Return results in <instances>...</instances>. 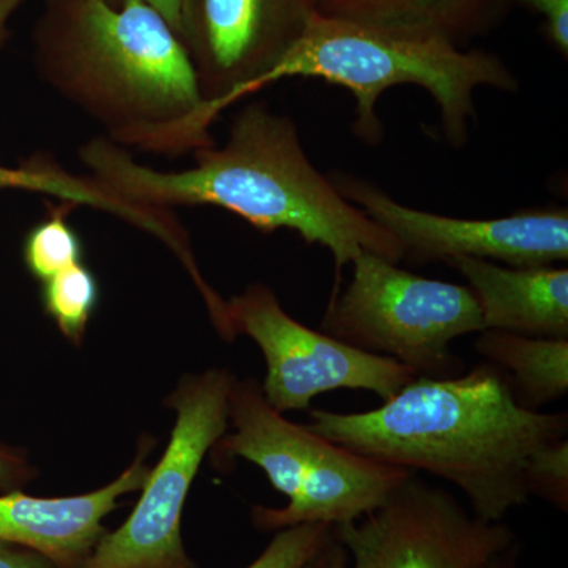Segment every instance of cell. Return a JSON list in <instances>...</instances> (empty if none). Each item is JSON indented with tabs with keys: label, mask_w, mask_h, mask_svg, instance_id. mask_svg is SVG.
Segmentation results:
<instances>
[{
	"label": "cell",
	"mask_w": 568,
	"mask_h": 568,
	"mask_svg": "<svg viewBox=\"0 0 568 568\" xmlns=\"http://www.w3.org/2000/svg\"><path fill=\"white\" fill-rule=\"evenodd\" d=\"M331 179L349 203L394 235L405 254L403 260L448 264L455 257H476L511 267L567 263L566 209L491 220L454 219L398 203L364 179L346 174Z\"/></svg>",
	"instance_id": "30bf717a"
},
{
	"label": "cell",
	"mask_w": 568,
	"mask_h": 568,
	"mask_svg": "<svg viewBox=\"0 0 568 568\" xmlns=\"http://www.w3.org/2000/svg\"><path fill=\"white\" fill-rule=\"evenodd\" d=\"M332 534L353 568H489L518 541L506 523L484 521L417 473L375 510Z\"/></svg>",
	"instance_id": "9c48e42d"
},
{
	"label": "cell",
	"mask_w": 568,
	"mask_h": 568,
	"mask_svg": "<svg viewBox=\"0 0 568 568\" xmlns=\"http://www.w3.org/2000/svg\"><path fill=\"white\" fill-rule=\"evenodd\" d=\"M26 0H0V43L9 36L7 22ZM26 190L55 197L63 203H71L81 207H92L97 211L108 212L123 222L140 227L153 237H162L166 233L168 213L162 209L149 207L130 203L121 196H115L102 183L88 178H80L63 170L54 162H40L28 164L18 170L0 166V190Z\"/></svg>",
	"instance_id": "9a60e30c"
},
{
	"label": "cell",
	"mask_w": 568,
	"mask_h": 568,
	"mask_svg": "<svg viewBox=\"0 0 568 568\" xmlns=\"http://www.w3.org/2000/svg\"><path fill=\"white\" fill-rule=\"evenodd\" d=\"M0 568H58L50 559L32 551L0 540Z\"/></svg>",
	"instance_id": "603a6c76"
},
{
	"label": "cell",
	"mask_w": 568,
	"mask_h": 568,
	"mask_svg": "<svg viewBox=\"0 0 568 568\" xmlns=\"http://www.w3.org/2000/svg\"><path fill=\"white\" fill-rule=\"evenodd\" d=\"M226 316L233 342L248 336L263 353L267 373L261 388L282 414L310 409L316 396L342 388L369 392L386 402L417 377L398 362L298 323L263 283L250 284L226 301Z\"/></svg>",
	"instance_id": "ba28073f"
},
{
	"label": "cell",
	"mask_w": 568,
	"mask_h": 568,
	"mask_svg": "<svg viewBox=\"0 0 568 568\" xmlns=\"http://www.w3.org/2000/svg\"><path fill=\"white\" fill-rule=\"evenodd\" d=\"M310 417L312 432L347 450L455 485L488 523L528 503L530 455L568 433L567 413L523 409L488 362L455 377L417 376L366 413L315 409Z\"/></svg>",
	"instance_id": "7a4b0ae2"
},
{
	"label": "cell",
	"mask_w": 568,
	"mask_h": 568,
	"mask_svg": "<svg viewBox=\"0 0 568 568\" xmlns=\"http://www.w3.org/2000/svg\"><path fill=\"white\" fill-rule=\"evenodd\" d=\"M152 437L142 436L132 465L106 487L67 497L0 495V540L32 549L58 568H82L108 532L104 518L129 493L141 491L151 474L145 459Z\"/></svg>",
	"instance_id": "7c38bea8"
},
{
	"label": "cell",
	"mask_w": 568,
	"mask_h": 568,
	"mask_svg": "<svg viewBox=\"0 0 568 568\" xmlns=\"http://www.w3.org/2000/svg\"><path fill=\"white\" fill-rule=\"evenodd\" d=\"M234 379L227 368H209L179 381L164 399L175 413L170 446L130 517L104 534L82 568H197L183 545V507L204 458L230 428Z\"/></svg>",
	"instance_id": "52a82bcc"
},
{
	"label": "cell",
	"mask_w": 568,
	"mask_h": 568,
	"mask_svg": "<svg viewBox=\"0 0 568 568\" xmlns=\"http://www.w3.org/2000/svg\"><path fill=\"white\" fill-rule=\"evenodd\" d=\"M89 175L115 196L149 207L215 205L263 233L293 231L308 245L324 246L342 271L369 252L399 263L394 235L349 203L306 156L297 125L263 103L235 115L222 148L193 152L194 164L160 171L138 163L108 138L78 152Z\"/></svg>",
	"instance_id": "6da1fadb"
},
{
	"label": "cell",
	"mask_w": 568,
	"mask_h": 568,
	"mask_svg": "<svg viewBox=\"0 0 568 568\" xmlns=\"http://www.w3.org/2000/svg\"><path fill=\"white\" fill-rule=\"evenodd\" d=\"M40 77L123 149L183 155L211 148L213 118L178 33L142 0H44Z\"/></svg>",
	"instance_id": "3957f363"
},
{
	"label": "cell",
	"mask_w": 568,
	"mask_h": 568,
	"mask_svg": "<svg viewBox=\"0 0 568 568\" xmlns=\"http://www.w3.org/2000/svg\"><path fill=\"white\" fill-rule=\"evenodd\" d=\"M78 205H50V215L29 231L24 241V263L29 274L40 283L47 282L71 265L82 263V241L69 222Z\"/></svg>",
	"instance_id": "ac0fdd59"
},
{
	"label": "cell",
	"mask_w": 568,
	"mask_h": 568,
	"mask_svg": "<svg viewBox=\"0 0 568 568\" xmlns=\"http://www.w3.org/2000/svg\"><path fill=\"white\" fill-rule=\"evenodd\" d=\"M351 265L353 278L325 312L324 334L398 362L417 376L443 379L466 372L452 345L484 331L469 287L413 274L369 252Z\"/></svg>",
	"instance_id": "8992f818"
},
{
	"label": "cell",
	"mask_w": 568,
	"mask_h": 568,
	"mask_svg": "<svg viewBox=\"0 0 568 568\" xmlns=\"http://www.w3.org/2000/svg\"><path fill=\"white\" fill-rule=\"evenodd\" d=\"M227 420L233 428L212 448L216 466L244 458L263 469L286 506H253L260 532L298 525L336 526L357 521L379 507L413 470L362 457L287 420L268 405L261 384L235 377Z\"/></svg>",
	"instance_id": "5b68a950"
},
{
	"label": "cell",
	"mask_w": 568,
	"mask_h": 568,
	"mask_svg": "<svg viewBox=\"0 0 568 568\" xmlns=\"http://www.w3.org/2000/svg\"><path fill=\"white\" fill-rule=\"evenodd\" d=\"M519 552H521V545H519V541H515L511 547L504 549L500 555H497L496 558L493 559L489 568H519Z\"/></svg>",
	"instance_id": "484cf974"
},
{
	"label": "cell",
	"mask_w": 568,
	"mask_h": 568,
	"mask_svg": "<svg viewBox=\"0 0 568 568\" xmlns=\"http://www.w3.org/2000/svg\"><path fill=\"white\" fill-rule=\"evenodd\" d=\"M476 351L506 377L523 409L541 413L568 392V339L481 331Z\"/></svg>",
	"instance_id": "5bb4252c"
},
{
	"label": "cell",
	"mask_w": 568,
	"mask_h": 568,
	"mask_svg": "<svg viewBox=\"0 0 568 568\" xmlns=\"http://www.w3.org/2000/svg\"><path fill=\"white\" fill-rule=\"evenodd\" d=\"M106 2H121V0H106ZM142 2L149 3L159 11L183 41L186 29V0H142Z\"/></svg>",
	"instance_id": "cb8c5ba5"
},
{
	"label": "cell",
	"mask_w": 568,
	"mask_h": 568,
	"mask_svg": "<svg viewBox=\"0 0 568 568\" xmlns=\"http://www.w3.org/2000/svg\"><path fill=\"white\" fill-rule=\"evenodd\" d=\"M447 265L469 283L484 331L568 339L567 267H511L476 257H455Z\"/></svg>",
	"instance_id": "4fadbf2b"
},
{
	"label": "cell",
	"mask_w": 568,
	"mask_h": 568,
	"mask_svg": "<svg viewBox=\"0 0 568 568\" xmlns=\"http://www.w3.org/2000/svg\"><path fill=\"white\" fill-rule=\"evenodd\" d=\"M316 11V0H186L182 43L213 118L260 91Z\"/></svg>",
	"instance_id": "8fae6325"
},
{
	"label": "cell",
	"mask_w": 568,
	"mask_h": 568,
	"mask_svg": "<svg viewBox=\"0 0 568 568\" xmlns=\"http://www.w3.org/2000/svg\"><path fill=\"white\" fill-rule=\"evenodd\" d=\"M474 9L477 0H458ZM538 13L544 14L547 32L555 47L564 55L568 54V0H525Z\"/></svg>",
	"instance_id": "7402d4cb"
},
{
	"label": "cell",
	"mask_w": 568,
	"mask_h": 568,
	"mask_svg": "<svg viewBox=\"0 0 568 568\" xmlns=\"http://www.w3.org/2000/svg\"><path fill=\"white\" fill-rule=\"evenodd\" d=\"M325 523L276 530L267 548L246 568H304L332 538Z\"/></svg>",
	"instance_id": "d6986e66"
},
{
	"label": "cell",
	"mask_w": 568,
	"mask_h": 568,
	"mask_svg": "<svg viewBox=\"0 0 568 568\" xmlns=\"http://www.w3.org/2000/svg\"><path fill=\"white\" fill-rule=\"evenodd\" d=\"M323 17L402 29V31L440 32L454 39L470 7L458 0H316Z\"/></svg>",
	"instance_id": "2e32d148"
},
{
	"label": "cell",
	"mask_w": 568,
	"mask_h": 568,
	"mask_svg": "<svg viewBox=\"0 0 568 568\" xmlns=\"http://www.w3.org/2000/svg\"><path fill=\"white\" fill-rule=\"evenodd\" d=\"M100 287L84 263L71 265L41 283V304L59 332L80 346L99 305Z\"/></svg>",
	"instance_id": "e0dca14e"
},
{
	"label": "cell",
	"mask_w": 568,
	"mask_h": 568,
	"mask_svg": "<svg viewBox=\"0 0 568 568\" xmlns=\"http://www.w3.org/2000/svg\"><path fill=\"white\" fill-rule=\"evenodd\" d=\"M526 491L568 510V440H552L530 455L525 473Z\"/></svg>",
	"instance_id": "ffe728a7"
},
{
	"label": "cell",
	"mask_w": 568,
	"mask_h": 568,
	"mask_svg": "<svg viewBox=\"0 0 568 568\" xmlns=\"http://www.w3.org/2000/svg\"><path fill=\"white\" fill-rule=\"evenodd\" d=\"M39 470L24 450L0 443V493L18 491L31 484Z\"/></svg>",
	"instance_id": "44dd1931"
},
{
	"label": "cell",
	"mask_w": 568,
	"mask_h": 568,
	"mask_svg": "<svg viewBox=\"0 0 568 568\" xmlns=\"http://www.w3.org/2000/svg\"><path fill=\"white\" fill-rule=\"evenodd\" d=\"M317 78L345 88L355 100L354 132L383 140L377 102L392 88L416 84L439 106L447 141L465 144L476 118L477 89L517 91L511 71L485 51H462L440 32L402 31L313 14L305 31L261 81L260 91L284 78Z\"/></svg>",
	"instance_id": "277c9868"
},
{
	"label": "cell",
	"mask_w": 568,
	"mask_h": 568,
	"mask_svg": "<svg viewBox=\"0 0 568 568\" xmlns=\"http://www.w3.org/2000/svg\"><path fill=\"white\" fill-rule=\"evenodd\" d=\"M304 568H353L349 555L342 544L335 540L332 534L331 540L317 551L315 558L310 560Z\"/></svg>",
	"instance_id": "d4e9b609"
}]
</instances>
